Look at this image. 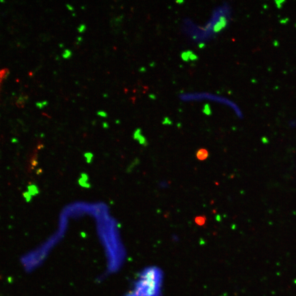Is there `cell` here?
Wrapping results in <instances>:
<instances>
[{
    "label": "cell",
    "instance_id": "obj_1",
    "mask_svg": "<svg viewBox=\"0 0 296 296\" xmlns=\"http://www.w3.org/2000/svg\"><path fill=\"white\" fill-rule=\"evenodd\" d=\"M179 99L183 102H195L202 101L203 100H211V102L217 103L225 105L232 109L238 117L242 118V113L239 107L235 103L233 102L229 99L224 96L217 95L215 94L206 92H199V93H183L179 94Z\"/></svg>",
    "mask_w": 296,
    "mask_h": 296
},
{
    "label": "cell",
    "instance_id": "obj_2",
    "mask_svg": "<svg viewBox=\"0 0 296 296\" xmlns=\"http://www.w3.org/2000/svg\"><path fill=\"white\" fill-rule=\"evenodd\" d=\"M230 16V9L227 5L217 8L212 14L209 21L202 30L206 34V38H207L218 33L226 27Z\"/></svg>",
    "mask_w": 296,
    "mask_h": 296
},
{
    "label": "cell",
    "instance_id": "obj_3",
    "mask_svg": "<svg viewBox=\"0 0 296 296\" xmlns=\"http://www.w3.org/2000/svg\"><path fill=\"white\" fill-rule=\"evenodd\" d=\"M208 156H209V152L206 149H199L196 153V157L199 160H205L208 157Z\"/></svg>",
    "mask_w": 296,
    "mask_h": 296
},
{
    "label": "cell",
    "instance_id": "obj_4",
    "mask_svg": "<svg viewBox=\"0 0 296 296\" xmlns=\"http://www.w3.org/2000/svg\"><path fill=\"white\" fill-rule=\"evenodd\" d=\"M27 99H28V96H25L24 95L20 96L18 98V99H17L16 102L17 106L20 108H24L25 105V103L26 102V101H27Z\"/></svg>",
    "mask_w": 296,
    "mask_h": 296
},
{
    "label": "cell",
    "instance_id": "obj_5",
    "mask_svg": "<svg viewBox=\"0 0 296 296\" xmlns=\"http://www.w3.org/2000/svg\"><path fill=\"white\" fill-rule=\"evenodd\" d=\"M9 74V70L8 69L5 68L0 70V83H2L3 81L7 78Z\"/></svg>",
    "mask_w": 296,
    "mask_h": 296
},
{
    "label": "cell",
    "instance_id": "obj_6",
    "mask_svg": "<svg viewBox=\"0 0 296 296\" xmlns=\"http://www.w3.org/2000/svg\"><path fill=\"white\" fill-rule=\"evenodd\" d=\"M182 58L184 60H185V61H188L189 58H190V59H195L196 58L195 55L193 54L192 53H190V52H184L182 55Z\"/></svg>",
    "mask_w": 296,
    "mask_h": 296
},
{
    "label": "cell",
    "instance_id": "obj_7",
    "mask_svg": "<svg viewBox=\"0 0 296 296\" xmlns=\"http://www.w3.org/2000/svg\"><path fill=\"white\" fill-rule=\"evenodd\" d=\"M195 221L197 224L199 225V226H202V225L205 224V221H206V218L204 217H202V216L197 217L195 218Z\"/></svg>",
    "mask_w": 296,
    "mask_h": 296
},
{
    "label": "cell",
    "instance_id": "obj_8",
    "mask_svg": "<svg viewBox=\"0 0 296 296\" xmlns=\"http://www.w3.org/2000/svg\"><path fill=\"white\" fill-rule=\"evenodd\" d=\"M72 54L71 51L69 50V49H66L64 50V52L63 53V54H62V57H63L64 59H68L72 56Z\"/></svg>",
    "mask_w": 296,
    "mask_h": 296
},
{
    "label": "cell",
    "instance_id": "obj_9",
    "mask_svg": "<svg viewBox=\"0 0 296 296\" xmlns=\"http://www.w3.org/2000/svg\"><path fill=\"white\" fill-rule=\"evenodd\" d=\"M29 192L31 195H35L38 193V189L35 185H30L29 186Z\"/></svg>",
    "mask_w": 296,
    "mask_h": 296
},
{
    "label": "cell",
    "instance_id": "obj_10",
    "mask_svg": "<svg viewBox=\"0 0 296 296\" xmlns=\"http://www.w3.org/2000/svg\"><path fill=\"white\" fill-rule=\"evenodd\" d=\"M86 182H87L86 181H85V180L81 178L80 179V181H79V183H80V184L81 186H84V187H86V188H89L90 186V185L88 183H87Z\"/></svg>",
    "mask_w": 296,
    "mask_h": 296
},
{
    "label": "cell",
    "instance_id": "obj_11",
    "mask_svg": "<svg viewBox=\"0 0 296 296\" xmlns=\"http://www.w3.org/2000/svg\"><path fill=\"white\" fill-rule=\"evenodd\" d=\"M47 104H48V102H47V101H44L42 102L37 103H36V105H37V106L38 108L42 109L44 108V106H46Z\"/></svg>",
    "mask_w": 296,
    "mask_h": 296
},
{
    "label": "cell",
    "instance_id": "obj_12",
    "mask_svg": "<svg viewBox=\"0 0 296 296\" xmlns=\"http://www.w3.org/2000/svg\"><path fill=\"white\" fill-rule=\"evenodd\" d=\"M86 26L85 24H81L78 28V31L80 33H83V32L86 30Z\"/></svg>",
    "mask_w": 296,
    "mask_h": 296
},
{
    "label": "cell",
    "instance_id": "obj_13",
    "mask_svg": "<svg viewBox=\"0 0 296 296\" xmlns=\"http://www.w3.org/2000/svg\"><path fill=\"white\" fill-rule=\"evenodd\" d=\"M285 1H275V2L276 5L277 7L279 9H280L282 7V4L285 2Z\"/></svg>",
    "mask_w": 296,
    "mask_h": 296
},
{
    "label": "cell",
    "instance_id": "obj_14",
    "mask_svg": "<svg viewBox=\"0 0 296 296\" xmlns=\"http://www.w3.org/2000/svg\"><path fill=\"white\" fill-rule=\"evenodd\" d=\"M85 156L87 158V162L88 163H90L91 162V160L92 158V157H93V155H92V154L91 153H86L85 154Z\"/></svg>",
    "mask_w": 296,
    "mask_h": 296
},
{
    "label": "cell",
    "instance_id": "obj_15",
    "mask_svg": "<svg viewBox=\"0 0 296 296\" xmlns=\"http://www.w3.org/2000/svg\"><path fill=\"white\" fill-rule=\"evenodd\" d=\"M24 197L26 199L27 201H29L30 200L31 197V195L30 194L29 192H25L24 194Z\"/></svg>",
    "mask_w": 296,
    "mask_h": 296
},
{
    "label": "cell",
    "instance_id": "obj_16",
    "mask_svg": "<svg viewBox=\"0 0 296 296\" xmlns=\"http://www.w3.org/2000/svg\"><path fill=\"white\" fill-rule=\"evenodd\" d=\"M97 114H98V115L100 116L103 117H107V116H108V114H107L106 113H105L104 111H98Z\"/></svg>",
    "mask_w": 296,
    "mask_h": 296
},
{
    "label": "cell",
    "instance_id": "obj_17",
    "mask_svg": "<svg viewBox=\"0 0 296 296\" xmlns=\"http://www.w3.org/2000/svg\"><path fill=\"white\" fill-rule=\"evenodd\" d=\"M66 7L68 8V9L69 10H71V11H72V10H74V8H73V7H72V6L71 5H69V4H67V5H66Z\"/></svg>",
    "mask_w": 296,
    "mask_h": 296
},
{
    "label": "cell",
    "instance_id": "obj_18",
    "mask_svg": "<svg viewBox=\"0 0 296 296\" xmlns=\"http://www.w3.org/2000/svg\"><path fill=\"white\" fill-rule=\"evenodd\" d=\"M287 22V19H282V20H280V23H283L285 24Z\"/></svg>",
    "mask_w": 296,
    "mask_h": 296
},
{
    "label": "cell",
    "instance_id": "obj_19",
    "mask_svg": "<svg viewBox=\"0 0 296 296\" xmlns=\"http://www.w3.org/2000/svg\"><path fill=\"white\" fill-rule=\"evenodd\" d=\"M82 37H78V42H80L82 41Z\"/></svg>",
    "mask_w": 296,
    "mask_h": 296
},
{
    "label": "cell",
    "instance_id": "obj_20",
    "mask_svg": "<svg viewBox=\"0 0 296 296\" xmlns=\"http://www.w3.org/2000/svg\"><path fill=\"white\" fill-rule=\"evenodd\" d=\"M103 126H104V127H105V128H108V123H105H105H103Z\"/></svg>",
    "mask_w": 296,
    "mask_h": 296
},
{
    "label": "cell",
    "instance_id": "obj_21",
    "mask_svg": "<svg viewBox=\"0 0 296 296\" xmlns=\"http://www.w3.org/2000/svg\"><path fill=\"white\" fill-rule=\"evenodd\" d=\"M2 90V83H0V92H1Z\"/></svg>",
    "mask_w": 296,
    "mask_h": 296
},
{
    "label": "cell",
    "instance_id": "obj_22",
    "mask_svg": "<svg viewBox=\"0 0 296 296\" xmlns=\"http://www.w3.org/2000/svg\"><path fill=\"white\" fill-rule=\"evenodd\" d=\"M103 96H105V97H107V96H108V94H104Z\"/></svg>",
    "mask_w": 296,
    "mask_h": 296
},
{
    "label": "cell",
    "instance_id": "obj_23",
    "mask_svg": "<svg viewBox=\"0 0 296 296\" xmlns=\"http://www.w3.org/2000/svg\"></svg>",
    "mask_w": 296,
    "mask_h": 296
}]
</instances>
